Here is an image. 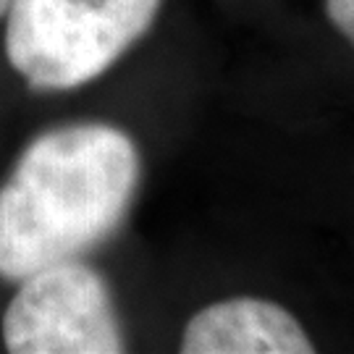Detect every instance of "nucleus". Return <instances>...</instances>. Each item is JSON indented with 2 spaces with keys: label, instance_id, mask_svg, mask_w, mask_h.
Instances as JSON below:
<instances>
[{
  "label": "nucleus",
  "instance_id": "1",
  "mask_svg": "<svg viewBox=\"0 0 354 354\" xmlns=\"http://www.w3.org/2000/svg\"><path fill=\"white\" fill-rule=\"evenodd\" d=\"M142 155L124 129L79 121L39 131L0 184V279L95 252L127 223Z\"/></svg>",
  "mask_w": 354,
  "mask_h": 354
},
{
  "label": "nucleus",
  "instance_id": "2",
  "mask_svg": "<svg viewBox=\"0 0 354 354\" xmlns=\"http://www.w3.org/2000/svg\"><path fill=\"white\" fill-rule=\"evenodd\" d=\"M163 0H11L3 48L35 92L100 79L152 29Z\"/></svg>",
  "mask_w": 354,
  "mask_h": 354
},
{
  "label": "nucleus",
  "instance_id": "3",
  "mask_svg": "<svg viewBox=\"0 0 354 354\" xmlns=\"http://www.w3.org/2000/svg\"><path fill=\"white\" fill-rule=\"evenodd\" d=\"M11 354H118L124 326L108 281L82 257L29 273L0 320Z\"/></svg>",
  "mask_w": 354,
  "mask_h": 354
},
{
  "label": "nucleus",
  "instance_id": "4",
  "mask_svg": "<svg viewBox=\"0 0 354 354\" xmlns=\"http://www.w3.org/2000/svg\"><path fill=\"white\" fill-rule=\"evenodd\" d=\"M184 354H310L315 346L286 307L260 297L221 299L194 313L181 333Z\"/></svg>",
  "mask_w": 354,
  "mask_h": 354
},
{
  "label": "nucleus",
  "instance_id": "5",
  "mask_svg": "<svg viewBox=\"0 0 354 354\" xmlns=\"http://www.w3.org/2000/svg\"><path fill=\"white\" fill-rule=\"evenodd\" d=\"M330 24L354 45V0H326Z\"/></svg>",
  "mask_w": 354,
  "mask_h": 354
},
{
  "label": "nucleus",
  "instance_id": "6",
  "mask_svg": "<svg viewBox=\"0 0 354 354\" xmlns=\"http://www.w3.org/2000/svg\"><path fill=\"white\" fill-rule=\"evenodd\" d=\"M8 3H11V0H0V16H6V11H8Z\"/></svg>",
  "mask_w": 354,
  "mask_h": 354
}]
</instances>
